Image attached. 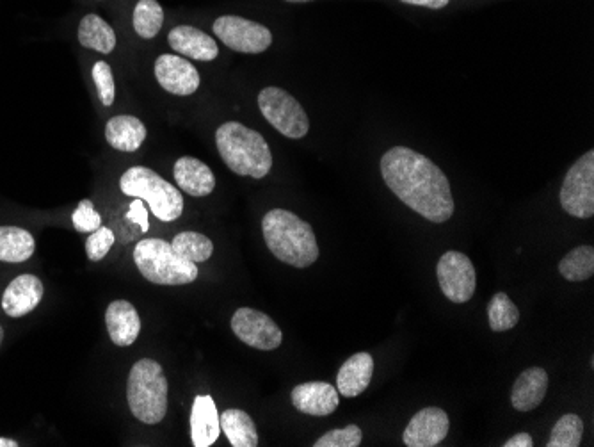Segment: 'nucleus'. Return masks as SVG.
<instances>
[{
  "label": "nucleus",
  "instance_id": "1",
  "mask_svg": "<svg viewBox=\"0 0 594 447\" xmlns=\"http://www.w3.org/2000/svg\"><path fill=\"white\" fill-rule=\"evenodd\" d=\"M386 186L410 209L433 223H445L454 214L450 182L426 155L408 147L390 148L381 159Z\"/></svg>",
  "mask_w": 594,
  "mask_h": 447
},
{
  "label": "nucleus",
  "instance_id": "2",
  "mask_svg": "<svg viewBox=\"0 0 594 447\" xmlns=\"http://www.w3.org/2000/svg\"><path fill=\"white\" fill-rule=\"evenodd\" d=\"M267 248L278 261L294 268H308L319 259V244L314 228L294 212L273 209L262 220Z\"/></svg>",
  "mask_w": 594,
  "mask_h": 447
},
{
  "label": "nucleus",
  "instance_id": "3",
  "mask_svg": "<svg viewBox=\"0 0 594 447\" xmlns=\"http://www.w3.org/2000/svg\"><path fill=\"white\" fill-rule=\"evenodd\" d=\"M216 145L226 166L241 177L264 179L273 168V155L264 136L242 123H223L216 132Z\"/></svg>",
  "mask_w": 594,
  "mask_h": 447
},
{
  "label": "nucleus",
  "instance_id": "4",
  "mask_svg": "<svg viewBox=\"0 0 594 447\" xmlns=\"http://www.w3.org/2000/svg\"><path fill=\"white\" fill-rule=\"evenodd\" d=\"M127 401L137 421L159 424L168 412V378L159 362L141 358L132 366L127 382Z\"/></svg>",
  "mask_w": 594,
  "mask_h": 447
},
{
  "label": "nucleus",
  "instance_id": "5",
  "mask_svg": "<svg viewBox=\"0 0 594 447\" xmlns=\"http://www.w3.org/2000/svg\"><path fill=\"white\" fill-rule=\"evenodd\" d=\"M134 262L139 273L157 285L193 284L198 266L175 252L164 239H143L134 248Z\"/></svg>",
  "mask_w": 594,
  "mask_h": 447
},
{
  "label": "nucleus",
  "instance_id": "6",
  "mask_svg": "<svg viewBox=\"0 0 594 447\" xmlns=\"http://www.w3.org/2000/svg\"><path fill=\"white\" fill-rule=\"evenodd\" d=\"M120 187L123 195L139 198L150 205L157 220L164 223L178 220L184 212V196L180 189L145 166H134L125 171L121 175Z\"/></svg>",
  "mask_w": 594,
  "mask_h": 447
},
{
  "label": "nucleus",
  "instance_id": "7",
  "mask_svg": "<svg viewBox=\"0 0 594 447\" xmlns=\"http://www.w3.org/2000/svg\"><path fill=\"white\" fill-rule=\"evenodd\" d=\"M258 107L264 114L265 120L287 138H305L310 131V120L303 106L281 88L271 86L260 91Z\"/></svg>",
  "mask_w": 594,
  "mask_h": 447
},
{
  "label": "nucleus",
  "instance_id": "8",
  "mask_svg": "<svg viewBox=\"0 0 594 447\" xmlns=\"http://www.w3.org/2000/svg\"><path fill=\"white\" fill-rule=\"evenodd\" d=\"M561 205L575 218H591L594 214V152L589 150L566 173L561 187Z\"/></svg>",
  "mask_w": 594,
  "mask_h": 447
},
{
  "label": "nucleus",
  "instance_id": "9",
  "mask_svg": "<svg viewBox=\"0 0 594 447\" xmlns=\"http://www.w3.org/2000/svg\"><path fill=\"white\" fill-rule=\"evenodd\" d=\"M214 34L226 47L241 54H262L273 43V34L265 25L233 15L217 18Z\"/></svg>",
  "mask_w": 594,
  "mask_h": 447
},
{
  "label": "nucleus",
  "instance_id": "10",
  "mask_svg": "<svg viewBox=\"0 0 594 447\" xmlns=\"http://www.w3.org/2000/svg\"><path fill=\"white\" fill-rule=\"evenodd\" d=\"M438 282L442 293L454 303H466L472 300L477 287V275L472 261L465 253L450 250L443 253L436 266Z\"/></svg>",
  "mask_w": 594,
  "mask_h": 447
},
{
  "label": "nucleus",
  "instance_id": "11",
  "mask_svg": "<svg viewBox=\"0 0 594 447\" xmlns=\"http://www.w3.org/2000/svg\"><path fill=\"white\" fill-rule=\"evenodd\" d=\"M232 330L242 344H248L257 350L273 351L280 348L283 342L280 326L264 312L249 307L235 310Z\"/></svg>",
  "mask_w": 594,
  "mask_h": 447
},
{
  "label": "nucleus",
  "instance_id": "12",
  "mask_svg": "<svg viewBox=\"0 0 594 447\" xmlns=\"http://www.w3.org/2000/svg\"><path fill=\"white\" fill-rule=\"evenodd\" d=\"M155 77L161 88L178 97H189L200 88V72L185 57L162 54L155 61Z\"/></svg>",
  "mask_w": 594,
  "mask_h": 447
},
{
  "label": "nucleus",
  "instance_id": "13",
  "mask_svg": "<svg viewBox=\"0 0 594 447\" xmlns=\"http://www.w3.org/2000/svg\"><path fill=\"white\" fill-rule=\"evenodd\" d=\"M450 421L445 410L438 407L422 408L413 415L402 433V442L408 447H434L449 435Z\"/></svg>",
  "mask_w": 594,
  "mask_h": 447
},
{
  "label": "nucleus",
  "instance_id": "14",
  "mask_svg": "<svg viewBox=\"0 0 594 447\" xmlns=\"http://www.w3.org/2000/svg\"><path fill=\"white\" fill-rule=\"evenodd\" d=\"M338 403H340V396H338L337 387H333L330 383H301L292 391V405L301 414L315 415V417L331 415L337 410Z\"/></svg>",
  "mask_w": 594,
  "mask_h": 447
},
{
  "label": "nucleus",
  "instance_id": "15",
  "mask_svg": "<svg viewBox=\"0 0 594 447\" xmlns=\"http://www.w3.org/2000/svg\"><path fill=\"white\" fill-rule=\"evenodd\" d=\"M45 287L34 275H20L6 287L2 294V309L9 317L27 316L43 300Z\"/></svg>",
  "mask_w": 594,
  "mask_h": 447
},
{
  "label": "nucleus",
  "instance_id": "16",
  "mask_svg": "<svg viewBox=\"0 0 594 447\" xmlns=\"http://www.w3.org/2000/svg\"><path fill=\"white\" fill-rule=\"evenodd\" d=\"M171 49L180 56L196 61H214L219 56V47L212 36L191 25H178L168 34Z\"/></svg>",
  "mask_w": 594,
  "mask_h": 447
},
{
  "label": "nucleus",
  "instance_id": "17",
  "mask_svg": "<svg viewBox=\"0 0 594 447\" xmlns=\"http://www.w3.org/2000/svg\"><path fill=\"white\" fill-rule=\"evenodd\" d=\"M105 325L116 346H132L141 332V317L130 301L116 300L107 307Z\"/></svg>",
  "mask_w": 594,
  "mask_h": 447
},
{
  "label": "nucleus",
  "instance_id": "18",
  "mask_svg": "<svg viewBox=\"0 0 594 447\" xmlns=\"http://www.w3.org/2000/svg\"><path fill=\"white\" fill-rule=\"evenodd\" d=\"M372 373H374V358L370 357L367 351L347 358L337 374L338 394H342L344 398L360 396L367 391Z\"/></svg>",
  "mask_w": 594,
  "mask_h": 447
},
{
  "label": "nucleus",
  "instance_id": "19",
  "mask_svg": "<svg viewBox=\"0 0 594 447\" xmlns=\"http://www.w3.org/2000/svg\"><path fill=\"white\" fill-rule=\"evenodd\" d=\"M221 435V419L212 396H196L191 412V439L196 447H209Z\"/></svg>",
  "mask_w": 594,
  "mask_h": 447
},
{
  "label": "nucleus",
  "instance_id": "20",
  "mask_svg": "<svg viewBox=\"0 0 594 447\" xmlns=\"http://www.w3.org/2000/svg\"><path fill=\"white\" fill-rule=\"evenodd\" d=\"M173 175L178 187L187 195L196 196V198L209 196L216 187V177L212 170L207 164L201 163L200 159H194V157H180L173 168Z\"/></svg>",
  "mask_w": 594,
  "mask_h": 447
},
{
  "label": "nucleus",
  "instance_id": "21",
  "mask_svg": "<svg viewBox=\"0 0 594 447\" xmlns=\"http://www.w3.org/2000/svg\"><path fill=\"white\" fill-rule=\"evenodd\" d=\"M548 391V373L543 367H530L514 382L511 403L518 412H530L541 405Z\"/></svg>",
  "mask_w": 594,
  "mask_h": 447
},
{
  "label": "nucleus",
  "instance_id": "22",
  "mask_svg": "<svg viewBox=\"0 0 594 447\" xmlns=\"http://www.w3.org/2000/svg\"><path fill=\"white\" fill-rule=\"evenodd\" d=\"M105 139L120 152H136L145 143V123L130 114L114 116L105 125Z\"/></svg>",
  "mask_w": 594,
  "mask_h": 447
},
{
  "label": "nucleus",
  "instance_id": "23",
  "mask_svg": "<svg viewBox=\"0 0 594 447\" xmlns=\"http://www.w3.org/2000/svg\"><path fill=\"white\" fill-rule=\"evenodd\" d=\"M221 431H225L226 439L233 447H257V426L244 410L228 408L219 415Z\"/></svg>",
  "mask_w": 594,
  "mask_h": 447
},
{
  "label": "nucleus",
  "instance_id": "24",
  "mask_svg": "<svg viewBox=\"0 0 594 447\" xmlns=\"http://www.w3.org/2000/svg\"><path fill=\"white\" fill-rule=\"evenodd\" d=\"M36 250L34 237L20 227H0V261L25 262Z\"/></svg>",
  "mask_w": 594,
  "mask_h": 447
},
{
  "label": "nucleus",
  "instance_id": "25",
  "mask_svg": "<svg viewBox=\"0 0 594 447\" xmlns=\"http://www.w3.org/2000/svg\"><path fill=\"white\" fill-rule=\"evenodd\" d=\"M79 41L86 49L97 50L100 54H111L116 47V34L111 25L98 15H88L79 25Z\"/></svg>",
  "mask_w": 594,
  "mask_h": 447
},
{
  "label": "nucleus",
  "instance_id": "26",
  "mask_svg": "<svg viewBox=\"0 0 594 447\" xmlns=\"http://www.w3.org/2000/svg\"><path fill=\"white\" fill-rule=\"evenodd\" d=\"M559 273L568 282H584L594 275V248L589 244L571 250L561 262Z\"/></svg>",
  "mask_w": 594,
  "mask_h": 447
},
{
  "label": "nucleus",
  "instance_id": "27",
  "mask_svg": "<svg viewBox=\"0 0 594 447\" xmlns=\"http://www.w3.org/2000/svg\"><path fill=\"white\" fill-rule=\"evenodd\" d=\"M134 31L145 40H152L161 33L164 25V11L157 0H139L132 17Z\"/></svg>",
  "mask_w": 594,
  "mask_h": 447
},
{
  "label": "nucleus",
  "instance_id": "28",
  "mask_svg": "<svg viewBox=\"0 0 594 447\" xmlns=\"http://www.w3.org/2000/svg\"><path fill=\"white\" fill-rule=\"evenodd\" d=\"M171 246L175 248V252L194 264L209 261L214 253V243L200 232H180L171 241Z\"/></svg>",
  "mask_w": 594,
  "mask_h": 447
},
{
  "label": "nucleus",
  "instance_id": "29",
  "mask_svg": "<svg viewBox=\"0 0 594 447\" xmlns=\"http://www.w3.org/2000/svg\"><path fill=\"white\" fill-rule=\"evenodd\" d=\"M488 321L493 332L513 330L520 321V310L506 293L493 294L488 305Z\"/></svg>",
  "mask_w": 594,
  "mask_h": 447
},
{
  "label": "nucleus",
  "instance_id": "30",
  "mask_svg": "<svg viewBox=\"0 0 594 447\" xmlns=\"http://www.w3.org/2000/svg\"><path fill=\"white\" fill-rule=\"evenodd\" d=\"M584 437V421L575 414L562 415L555 423L546 447H578Z\"/></svg>",
  "mask_w": 594,
  "mask_h": 447
},
{
  "label": "nucleus",
  "instance_id": "31",
  "mask_svg": "<svg viewBox=\"0 0 594 447\" xmlns=\"http://www.w3.org/2000/svg\"><path fill=\"white\" fill-rule=\"evenodd\" d=\"M362 440V430L356 424H349L342 430L324 433L321 439L315 442L314 447H358L362 444Z\"/></svg>",
  "mask_w": 594,
  "mask_h": 447
},
{
  "label": "nucleus",
  "instance_id": "32",
  "mask_svg": "<svg viewBox=\"0 0 594 447\" xmlns=\"http://www.w3.org/2000/svg\"><path fill=\"white\" fill-rule=\"evenodd\" d=\"M93 81L97 84L98 97L105 107L113 106L116 98V84H114L113 70L105 61H98L93 66Z\"/></svg>",
  "mask_w": 594,
  "mask_h": 447
},
{
  "label": "nucleus",
  "instance_id": "33",
  "mask_svg": "<svg viewBox=\"0 0 594 447\" xmlns=\"http://www.w3.org/2000/svg\"><path fill=\"white\" fill-rule=\"evenodd\" d=\"M114 232L111 228L100 227L91 232V236L86 241V253H88L89 261L98 262L104 259L109 250L113 248Z\"/></svg>",
  "mask_w": 594,
  "mask_h": 447
},
{
  "label": "nucleus",
  "instance_id": "34",
  "mask_svg": "<svg viewBox=\"0 0 594 447\" xmlns=\"http://www.w3.org/2000/svg\"><path fill=\"white\" fill-rule=\"evenodd\" d=\"M73 227L77 232H95L102 227V216L95 211L93 202L82 200L79 207L73 211Z\"/></svg>",
  "mask_w": 594,
  "mask_h": 447
},
{
  "label": "nucleus",
  "instance_id": "35",
  "mask_svg": "<svg viewBox=\"0 0 594 447\" xmlns=\"http://www.w3.org/2000/svg\"><path fill=\"white\" fill-rule=\"evenodd\" d=\"M127 218L132 223H136L137 227L141 228L143 232L150 230V221H148V209H146L145 202L136 198L132 204H130L129 212H127Z\"/></svg>",
  "mask_w": 594,
  "mask_h": 447
},
{
  "label": "nucleus",
  "instance_id": "36",
  "mask_svg": "<svg viewBox=\"0 0 594 447\" xmlns=\"http://www.w3.org/2000/svg\"><path fill=\"white\" fill-rule=\"evenodd\" d=\"M504 447H532L534 446V440L530 437L529 433H516L514 437L511 439L506 440Z\"/></svg>",
  "mask_w": 594,
  "mask_h": 447
},
{
  "label": "nucleus",
  "instance_id": "37",
  "mask_svg": "<svg viewBox=\"0 0 594 447\" xmlns=\"http://www.w3.org/2000/svg\"><path fill=\"white\" fill-rule=\"evenodd\" d=\"M404 4L411 6H424V8L442 9L449 4L450 0H401Z\"/></svg>",
  "mask_w": 594,
  "mask_h": 447
},
{
  "label": "nucleus",
  "instance_id": "38",
  "mask_svg": "<svg viewBox=\"0 0 594 447\" xmlns=\"http://www.w3.org/2000/svg\"><path fill=\"white\" fill-rule=\"evenodd\" d=\"M0 447H18V442L17 440L0 437Z\"/></svg>",
  "mask_w": 594,
  "mask_h": 447
},
{
  "label": "nucleus",
  "instance_id": "39",
  "mask_svg": "<svg viewBox=\"0 0 594 447\" xmlns=\"http://www.w3.org/2000/svg\"><path fill=\"white\" fill-rule=\"evenodd\" d=\"M285 2H292V4H303V2H312V0H285Z\"/></svg>",
  "mask_w": 594,
  "mask_h": 447
},
{
  "label": "nucleus",
  "instance_id": "40",
  "mask_svg": "<svg viewBox=\"0 0 594 447\" xmlns=\"http://www.w3.org/2000/svg\"><path fill=\"white\" fill-rule=\"evenodd\" d=\"M2 341H4V328L0 326V344H2Z\"/></svg>",
  "mask_w": 594,
  "mask_h": 447
}]
</instances>
